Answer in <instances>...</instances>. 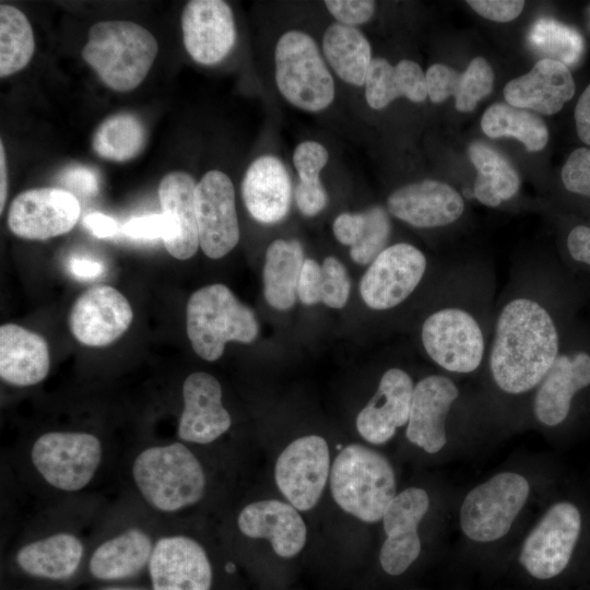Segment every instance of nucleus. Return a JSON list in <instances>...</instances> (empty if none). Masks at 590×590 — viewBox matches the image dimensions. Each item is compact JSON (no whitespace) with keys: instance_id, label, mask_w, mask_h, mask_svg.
Returning <instances> with one entry per match:
<instances>
[{"instance_id":"nucleus-1","label":"nucleus","mask_w":590,"mask_h":590,"mask_svg":"<svg viewBox=\"0 0 590 590\" xmlns=\"http://www.w3.org/2000/svg\"><path fill=\"white\" fill-rule=\"evenodd\" d=\"M553 267L529 259L510 268L496 298L483 369L506 397L533 393L559 354L562 314Z\"/></svg>"},{"instance_id":"nucleus-2","label":"nucleus","mask_w":590,"mask_h":590,"mask_svg":"<svg viewBox=\"0 0 590 590\" xmlns=\"http://www.w3.org/2000/svg\"><path fill=\"white\" fill-rule=\"evenodd\" d=\"M496 274L484 261L451 264L440 276L437 298L418 328L420 344L447 375L483 369L497 298Z\"/></svg>"},{"instance_id":"nucleus-3","label":"nucleus","mask_w":590,"mask_h":590,"mask_svg":"<svg viewBox=\"0 0 590 590\" xmlns=\"http://www.w3.org/2000/svg\"><path fill=\"white\" fill-rule=\"evenodd\" d=\"M108 503L95 493L45 503L12 541L7 573L24 585L64 588L79 581L92 532Z\"/></svg>"},{"instance_id":"nucleus-4","label":"nucleus","mask_w":590,"mask_h":590,"mask_svg":"<svg viewBox=\"0 0 590 590\" xmlns=\"http://www.w3.org/2000/svg\"><path fill=\"white\" fill-rule=\"evenodd\" d=\"M121 457L98 433L52 428L11 451L10 467L24 488L47 503L92 494Z\"/></svg>"},{"instance_id":"nucleus-5","label":"nucleus","mask_w":590,"mask_h":590,"mask_svg":"<svg viewBox=\"0 0 590 590\" xmlns=\"http://www.w3.org/2000/svg\"><path fill=\"white\" fill-rule=\"evenodd\" d=\"M118 471L121 489L163 520L192 518L212 492L202 451L178 439L135 444L123 451Z\"/></svg>"},{"instance_id":"nucleus-6","label":"nucleus","mask_w":590,"mask_h":590,"mask_svg":"<svg viewBox=\"0 0 590 590\" xmlns=\"http://www.w3.org/2000/svg\"><path fill=\"white\" fill-rule=\"evenodd\" d=\"M162 519L120 489L98 519L80 580L128 583L145 574Z\"/></svg>"},{"instance_id":"nucleus-7","label":"nucleus","mask_w":590,"mask_h":590,"mask_svg":"<svg viewBox=\"0 0 590 590\" xmlns=\"http://www.w3.org/2000/svg\"><path fill=\"white\" fill-rule=\"evenodd\" d=\"M194 517L163 520L148 566L151 590H221L217 554Z\"/></svg>"},{"instance_id":"nucleus-8","label":"nucleus","mask_w":590,"mask_h":590,"mask_svg":"<svg viewBox=\"0 0 590 590\" xmlns=\"http://www.w3.org/2000/svg\"><path fill=\"white\" fill-rule=\"evenodd\" d=\"M329 485L339 508L365 523L380 521L397 495L396 475L389 460L361 444H350L337 455Z\"/></svg>"},{"instance_id":"nucleus-9","label":"nucleus","mask_w":590,"mask_h":590,"mask_svg":"<svg viewBox=\"0 0 590 590\" xmlns=\"http://www.w3.org/2000/svg\"><path fill=\"white\" fill-rule=\"evenodd\" d=\"M158 51L155 37L131 21H102L88 31L82 57L110 88L127 92L146 76Z\"/></svg>"},{"instance_id":"nucleus-10","label":"nucleus","mask_w":590,"mask_h":590,"mask_svg":"<svg viewBox=\"0 0 590 590\" xmlns=\"http://www.w3.org/2000/svg\"><path fill=\"white\" fill-rule=\"evenodd\" d=\"M187 335L194 353L214 362L227 342H253L259 332L255 312L224 284L196 291L186 308Z\"/></svg>"},{"instance_id":"nucleus-11","label":"nucleus","mask_w":590,"mask_h":590,"mask_svg":"<svg viewBox=\"0 0 590 590\" xmlns=\"http://www.w3.org/2000/svg\"><path fill=\"white\" fill-rule=\"evenodd\" d=\"M274 78L282 96L295 107L317 113L334 98V81L315 39L292 30L274 50Z\"/></svg>"},{"instance_id":"nucleus-12","label":"nucleus","mask_w":590,"mask_h":590,"mask_svg":"<svg viewBox=\"0 0 590 590\" xmlns=\"http://www.w3.org/2000/svg\"><path fill=\"white\" fill-rule=\"evenodd\" d=\"M530 492L520 474L503 472L477 485L460 508L463 533L476 542H492L506 535L523 508Z\"/></svg>"},{"instance_id":"nucleus-13","label":"nucleus","mask_w":590,"mask_h":590,"mask_svg":"<svg viewBox=\"0 0 590 590\" xmlns=\"http://www.w3.org/2000/svg\"><path fill=\"white\" fill-rule=\"evenodd\" d=\"M428 271V259L421 249L403 241L389 245L363 274L361 297L373 310H392L418 290Z\"/></svg>"},{"instance_id":"nucleus-14","label":"nucleus","mask_w":590,"mask_h":590,"mask_svg":"<svg viewBox=\"0 0 590 590\" xmlns=\"http://www.w3.org/2000/svg\"><path fill=\"white\" fill-rule=\"evenodd\" d=\"M327 440L319 435H306L291 441L278 456L274 482L287 503L300 512L319 503L331 471Z\"/></svg>"},{"instance_id":"nucleus-15","label":"nucleus","mask_w":590,"mask_h":590,"mask_svg":"<svg viewBox=\"0 0 590 590\" xmlns=\"http://www.w3.org/2000/svg\"><path fill=\"white\" fill-rule=\"evenodd\" d=\"M581 529V515L571 503L553 505L527 536L519 562L535 579L547 580L569 564Z\"/></svg>"},{"instance_id":"nucleus-16","label":"nucleus","mask_w":590,"mask_h":590,"mask_svg":"<svg viewBox=\"0 0 590 590\" xmlns=\"http://www.w3.org/2000/svg\"><path fill=\"white\" fill-rule=\"evenodd\" d=\"M181 400L176 439L200 449L214 445L231 429L232 415L223 404V389L213 375H188L181 385Z\"/></svg>"},{"instance_id":"nucleus-17","label":"nucleus","mask_w":590,"mask_h":590,"mask_svg":"<svg viewBox=\"0 0 590 590\" xmlns=\"http://www.w3.org/2000/svg\"><path fill=\"white\" fill-rule=\"evenodd\" d=\"M199 245L211 259L227 255L239 241L235 190L221 170L204 174L196 187Z\"/></svg>"},{"instance_id":"nucleus-18","label":"nucleus","mask_w":590,"mask_h":590,"mask_svg":"<svg viewBox=\"0 0 590 590\" xmlns=\"http://www.w3.org/2000/svg\"><path fill=\"white\" fill-rule=\"evenodd\" d=\"M428 508V495L418 487L403 489L387 506L381 519L386 540L378 556L387 576H402L418 558L422 545L417 527Z\"/></svg>"},{"instance_id":"nucleus-19","label":"nucleus","mask_w":590,"mask_h":590,"mask_svg":"<svg viewBox=\"0 0 590 590\" xmlns=\"http://www.w3.org/2000/svg\"><path fill=\"white\" fill-rule=\"evenodd\" d=\"M75 196L58 188H36L20 193L8 213L10 231L24 239L45 240L69 233L80 216Z\"/></svg>"},{"instance_id":"nucleus-20","label":"nucleus","mask_w":590,"mask_h":590,"mask_svg":"<svg viewBox=\"0 0 590 590\" xmlns=\"http://www.w3.org/2000/svg\"><path fill=\"white\" fill-rule=\"evenodd\" d=\"M234 526L245 539L268 540L273 554L283 560L297 557L307 541V527L300 511L286 500L249 502L235 515Z\"/></svg>"},{"instance_id":"nucleus-21","label":"nucleus","mask_w":590,"mask_h":590,"mask_svg":"<svg viewBox=\"0 0 590 590\" xmlns=\"http://www.w3.org/2000/svg\"><path fill=\"white\" fill-rule=\"evenodd\" d=\"M461 391L447 374H429L415 382L409 421L408 440L428 453L447 442V422Z\"/></svg>"},{"instance_id":"nucleus-22","label":"nucleus","mask_w":590,"mask_h":590,"mask_svg":"<svg viewBox=\"0 0 590 590\" xmlns=\"http://www.w3.org/2000/svg\"><path fill=\"white\" fill-rule=\"evenodd\" d=\"M132 319L128 299L115 287L102 284L87 288L75 299L69 327L80 343L102 347L120 338Z\"/></svg>"},{"instance_id":"nucleus-23","label":"nucleus","mask_w":590,"mask_h":590,"mask_svg":"<svg viewBox=\"0 0 590 590\" xmlns=\"http://www.w3.org/2000/svg\"><path fill=\"white\" fill-rule=\"evenodd\" d=\"M590 386V353L567 350L562 344L558 356L535 388L532 413L542 425L555 427L566 421L575 396Z\"/></svg>"},{"instance_id":"nucleus-24","label":"nucleus","mask_w":590,"mask_h":590,"mask_svg":"<svg viewBox=\"0 0 590 590\" xmlns=\"http://www.w3.org/2000/svg\"><path fill=\"white\" fill-rule=\"evenodd\" d=\"M389 214L416 228H440L458 222L464 197L452 186L425 179L396 189L387 199Z\"/></svg>"},{"instance_id":"nucleus-25","label":"nucleus","mask_w":590,"mask_h":590,"mask_svg":"<svg viewBox=\"0 0 590 590\" xmlns=\"http://www.w3.org/2000/svg\"><path fill=\"white\" fill-rule=\"evenodd\" d=\"M415 382L400 367L386 369L375 394L356 416V429L371 445H384L406 426Z\"/></svg>"},{"instance_id":"nucleus-26","label":"nucleus","mask_w":590,"mask_h":590,"mask_svg":"<svg viewBox=\"0 0 590 590\" xmlns=\"http://www.w3.org/2000/svg\"><path fill=\"white\" fill-rule=\"evenodd\" d=\"M184 44L201 64H214L232 50L236 28L231 7L222 0H192L181 13Z\"/></svg>"},{"instance_id":"nucleus-27","label":"nucleus","mask_w":590,"mask_h":590,"mask_svg":"<svg viewBox=\"0 0 590 590\" xmlns=\"http://www.w3.org/2000/svg\"><path fill=\"white\" fill-rule=\"evenodd\" d=\"M196 187L194 179L180 170L165 175L158 186L162 213L168 223V233L163 239L164 246L179 260L191 258L200 246Z\"/></svg>"},{"instance_id":"nucleus-28","label":"nucleus","mask_w":590,"mask_h":590,"mask_svg":"<svg viewBox=\"0 0 590 590\" xmlns=\"http://www.w3.org/2000/svg\"><path fill=\"white\" fill-rule=\"evenodd\" d=\"M576 85L567 66L540 59L526 74L504 87L506 103L543 115L558 113L575 94Z\"/></svg>"},{"instance_id":"nucleus-29","label":"nucleus","mask_w":590,"mask_h":590,"mask_svg":"<svg viewBox=\"0 0 590 590\" xmlns=\"http://www.w3.org/2000/svg\"><path fill=\"white\" fill-rule=\"evenodd\" d=\"M241 196L256 221L263 224L282 221L292 200V180L283 162L273 155L256 158L244 176Z\"/></svg>"},{"instance_id":"nucleus-30","label":"nucleus","mask_w":590,"mask_h":590,"mask_svg":"<svg viewBox=\"0 0 590 590\" xmlns=\"http://www.w3.org/2000/svg\"><path fill=\"white\" fill-rule=\"evenodd\" d=\"M48 343L40 334L15 323L0 327V377L12 387L38 385L48 375Z\"/></svg>"},{"instance_id":"nucleus-31","label":"nucleus","mask_w":590,"mask_h":590,"mask_svg":"<svg viewBox=\"0 0 590 590\" xmlns=\"http://www.w3.org/2000/svg\"><path fill=\"white\" fill-rule=\"evenodd\" d=\"M427 96L433 103H441L455 96L459 111H471L493 90L494 72L483 57L471 60L463 72L436 63L426 73Z\"/></svg>"},{"instance_id":"nucleus-32","label":"nucleus","mask_w":590,"mask_h":590,"mask_svg":"<svg viewBox=\"0 0 590 590\" xmlns=\"http://www.w3.org/2000/svg\"><path fill=\"white\" fill-rule=\"evenodd\" d=\"M400 96L414 103L425 101L427 87L422 68L408 59L392 66L385 58H373L365 80V97L369 107L382 109Z\"/></svg>"},{"instance_id":"nucleus-33","label":"nucleus","mask_w":590,"mask_h":590,"mask_svg":"<svg viewBox=\"0 0 590 590\" xmlns=\"http://www.w3.org/2000/svg\"><path fill=\"white\" fill-rule=\"evenodd\" d=\"M304 249L296 239H275L266 251L263 294L274 309L287 310L296 300L304 264Z\"/></svg>"},{"instance_id":"nucleus-34","label":"nucleus","mask_w":590,"mask_h":590,"mask_svg":"<svg viewBox=\"0 0 590 590\" xmlns=\"http://www.w3.org/2000/svg\"><path fill=\"white\" fill-rule=\"evenodd\" d=\"M476 169L472 197L484 205L496 208L515 198L520 189V177L506 157L494 148L473 142L468 149Z\"/></svg>"},{"instance_id":"nucleus-35","label":"nucleus","mask_w":590,"mask_h":590,"mask_svg":"<svg viewBox=\"0 0 590 590\" xmlns=\"http://www.w3.org/2000/svg\"><path fill=\"white\" fill-rule=\"evenodd\" d=\"M322 50L335 74L344 82L365 85L371 57V47L356 27L338 22L330 24L322 37Z\"/></svg>"},{"instance_id":"nucleus-36","label":"nucleus","mask_w":590,"mask_h":590,"mask_svg":"<svg viewBox=\"0 0 590 590\" xmlns=\"http://www.w3.org/2000/svg\"><path fill=\"white\" fill-rule=\"evenodd\" d=\"M481 128L489 138H515L529 152L543 150L548 141L547 127L539 116L507 103L489 106L482 116Z\"/></svg>"},{"instance_id":"nucleus-37","label":"nucleus","mask_w":590,"mask_h":590,"mask_svg":"<svg viewBox=\"0 0 590 590\" xmlns=\"http://www.w3.org/2000/svg\"><path fill=\"white\" fill-rule=\"evenodd\" d=\"M146 129L131 113L106 118L93 135V150L105 160L125 162L138 156L145 146Z\"/></svg>"},{"instance_id":"nucleus-38","label":"nucleus","mask_w":590,"mask_h":590,"mask_svg":"<svg viewBox=\"0 0 590 590\" xmlns=\"http://www.w3.org/2000/svg\"><path fill=\"white\" fill-rule=\"evenodd\" d=\"M35 49L32 26L25 14L10 4L0 5V76L27 66Z\"/></svg>"},{"instance_id":"nucleus-39","label":"nucleus","mask_w":590,"mask_h":590,"mask_svg":"<svg viewBox=\"0 0 590 590\" xmlns=\"http://www.w3.org/2000/svg\"><path fill=\"white\" fill-rule=\"evenodd\" d=\"M528 40L543 59L555 60L567 67L577 64L585 52V40L579 32L552 19L536 21Z\"/></svg>"},{"instance_id":"nucleus-40","label":"nucleus","mask_w":590,"mask_h":590,"mask_svg":"<svg viewBox=\"0 0 590 590\" xmlns=\"http://www.w3.org/2000/svg\"><path fill=\"white\" fill-rule=\"evenodd\" d=\"M363 213L364 225L356 244L351 247L350 256L358 264H370L388 247L391 236V221L388 212L374 205Z\"/></svg>"},{"instance_id":"nucleus-41","label":"nucleus","mask_w":590,"mask_h":590,"mask_svg":"<svg viewBox=\"0 0 590 590\" xmlns=\"http://www.w3.org/2000/svg\"><path fill=\"white\" fill-rule=\"evenodd\" d=\"M321 303L334 309L344 307L351 290L345 267L339 259L327 257L321 264Z\"/></svg>"},{"instance_id":"nucleus-42","label":"nucleus","mask_w":590,"mask_h":590,"mask_svg":"<svg viewBox=\"0 0 590 590\" xmlns=\"http://www.w3.org/2000/svg\"><path fill=\"white\" fill-rule=\"evenodd\" d=\"M560 177L567 191L590 197V149L578 148L573 151L563 166Z\"/></svg>"},{"instance_id":"nucleus-43","label":"nucleus","mask_w":590,"mask_h":590,"mask_svg":"<svg viewBox=\"0 0 590 590\" xmlns=\"http://www.w3.org/2000/svg\"><path fill=\"white\" fill-rule=\"evenodd\" d=\"M329 161L327 149L316 141L299 143L293 153V163L299 181L320 179L319 175Z\"/></svg>"},{"instance_id":"nucleus-44","label":"nucleus","mask_w":590,"mask_h":590,"mask_svg":"<svg viewBox=\"0 0 590 590\" xmlns=\"http://www.w3.org/2000/svg\"><path fill=\"white\" fill-rule=\"evenodd\" d=\"M324 5L338 23L355 27L371 19L376 3L370 0H327Z\"/></svg>"},{"instance_id":"nucleus-45","label":"nucleus","mask_w":590,"mask_h":590,"mask_svg":"<svg viewBox=\"0 0 590 590\" xmlns=\"http://www.w3.org/2000/svg\"><path fill=\"white\" fill-rule=\"evenodd\" d=\"M295 202L305 216H315L328 203V194L320 179L299 181L294 192Z\"/></svg>"},{"instance_id":"nucleus-46","label":"nucleus","mask_w":590,"mask_h":590,"mask_svg":"<svg viewBox=\"0 0 590 590\" xmlns=\"http://www.w3.org/2000/svg\"><path fill=\"white\" fill-rule=\"evenodd\" d=\"M467 3L481 16L495 22L515 20L524 7L521 0H469Z\"/></svg>"},{"instance_id":"nucleus-47","label":"nucleus","mask_w":590,"mask_h":590,"mask_svg":"<svg viewBox=\"0 0 590 590\" xmlns=\"http://www.w3.org/2000/svg\"><path fill=\"white\" fill-rule=\"evenodd\" d=\"M321 266L314 259H305L297 285V297L307 306L321 303Z\"/></svg>"},{"instance_id":"nucleus-48","label":"nucleus","mask_w":590,"mask_h":590,"mask_svg":"<svg viewBox=\"0 0 590 590\" xmlns=\"http://www.w3.org/2000/svg\"><path fill=\"white\" fill-rule=\"evenodd\" d=\"M123 232L137 239H164L168 233V223L163 213H154L131 219L125 224Z\"/></svg>"},{"instance_id":"nucleus-49","label":"nucleus","mask_w":590,"mask_h":590,"mask_svg":"<svg viewBox=\"0 0 590 590\" xmlns=\"http://www.w3.org/2000/svg\"><path fill=\"white\" fill-rule=\"evenodd\" d=\"M60 181L71 191L84 196H93L99 188L98 174L83 166H75L64 170Z\"/></svg>"},{"instance_id":"nucleus-50","label":"nucleus","mask_w":590,"mask_h":590,"mask_svg":"<svg viewBox=\"0 0 590 590\" xmlns=\"http://www.w3.org/2000/svg\"><path fill=\"white\" fill-rule=\"evenodd\" d=\"M566 249L573 261L590 268V226H574L567 234Z\"/></svg>"},{"instance_id":"nucleus-51","label":"nucleus","mask_w":590,"mask_h":590,"mask_svg":"<svg viewBox=\"0 0 590 590\" xmlns=\"http://www.w3.org/2000/svg\"><path fill=\"white\" fill-rule=\"evenodd\" d=\"M364 225L363 213H341L333 222V234L339 243L354 246L358 240Z\"/></svg>"},{"instance_id":"nucleus-52","label":"nucleus","mask_w":590,"mask_h":590,"mask_svg":"<svg viewBox=\"0 0 590 590\" xmlns=\"http://www.w3.org/2000/svg\"><path fill=\"white\" fill-rule=\"evenodd\" d=\"M575 122L579 139L590 145V84L580 95L575 107Z\"/></svg>"},{"instance_id":"nucleus-53","label":"nucleus","mask_w":590,"mask_h":590,"mask_svg":"<svg viewBox=\"0 0 590 590\" xmlns=\"http://www.w3.org/2000/svg\"><path fill=\"white\" fill-rule=\"evenodd\" d=\"M83 225L98 238L110 237L118 231L117 222L113 217L99 212L85 215Z\"/></svg>"},{"instance_id":"nucleus-54","label":"nucleus","mask_w":590,"mask_h":590,"mask_svg":"<svg viewBox=\"0 0 590 590\" xmlns=\"http://www.w3.org/2000/svg\"><path fill=\"white\" fill-rule=\"evenodd\" d=\"M68 269L72 275L81 280L96 279L104 271V267L101 262L85 257L71 258L68 263Z\"/></svg>"},{"instance_id":"nucleus-55","label":"nucleus","mask_w":590,"mask_h":590,"mask_svg":"<svg viewBox=\"0 0 590 590\" xmlns=\"http://www.w3.org/2000/svg\"><path fill=\"white\" fill-rule=\"evenodd\" d=\"M8 194V172L3 142L0 141V212L2 213Z\"/></svg>"},{"instance_id":"nucleus-56","label":"nucleus","mask_w":590,"mask_h":590,"mask_svg":"<svg viewBox=\"0 0 590 590\" xmlns=\"http://www.w3.org/2000/svg\"><path fill=\"white\" fill-rule=\"evenodd\" d=\"M97 590H151V588L135 586L131 583H115V585H105Z\"/></svg>"},{"instance_id":"nucleus-57","label":"nucleus","mask_w":590,"mask_h":590,"mask_svg":"<svg viewBox=\"0 0 590 590\" xmlns=\"http://www.w3.org/2000/svg\"><path fill=\"white\" fill-rule=\"evenodd\" d=\"M24 590H66L63 587L42 586V585H24Z\"/></svg>"}]
</instances>
